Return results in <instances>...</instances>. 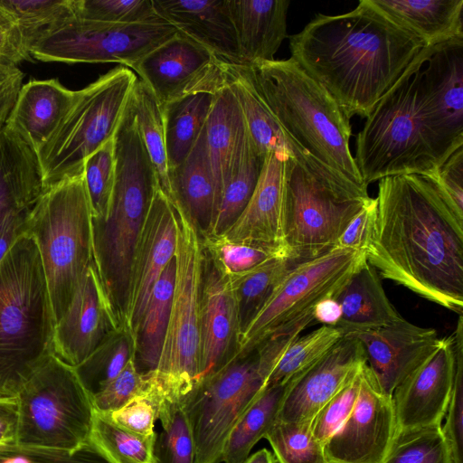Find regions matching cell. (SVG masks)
Listing matches in <instances>:
<instances>
[{
    "label": "cell",
    "mask_w": 463,
    "mask_h": 463,
    "mask_svg": "<svg viewBox=\"0 0 463 463\" xmlns=\"http://www.w3.org/2000/svg\"><path fill=\"white\" fill-rule=\"evenodd\" d=\"M203 245L204 250L229 278L243 275L276 257H288L284 250L229 241L221 238L204 239Z\"/></svg>",
    "instance_id": "cell-47"
},
{
    "label": "cell",
    "mask_w": 463,
    "mask_h": 463,
    "mask_svg": "<svg viewBox=\"0 0 463 463\" xmlns=\"http://www.w3.org/2000/svg\"><path fill=\"white\" fill-rule=\"evenodd\" d=\"M314 321L322 326H335L341 317V307L337 300L327 298L319 302L313 312Z\"/></svg>",
    "instance_id": "cell-61"
},
{
    "label": "cell",
    "mask_w": 463,
    "mask_h": 463,
    "mask_svg": "<svg viewBox=\"0 0 463 463\" xmlns=\"http://www.w3.org/2000/svg\"><path fill=\"white\" fill-rule=\"evenodd\" d=\"M425 47L368 0L345 14H317L289 37L291 58L348 118H365Z\"/></svg>",
    "instance_id": "cell-2"
},
{
    "label": "cell",
    "mask_w": 463,
    "mask_h": 463,
    "mask_svg": "<svg viewBox=\"0 0 463 463\" xmlns=\"http://www.w3.org/2000/svg\"><path fill=\"white\" fill-rule=\"evenodd\" d=\"M84 178L91 218L107 216L115 182L114 137L84 162Z\"/></svg>",
    "instance_id": "cell-48"
},
{
    "label": "cell",
    "mask_w": 463,
    "mask_h": 463,
    "mask_svg": "<svg viewBox=\"0 0 463 463\" xmlns=\"http://www.w3.org/2000/svg\"><path fill=\"white\" fill-rule=\"evenodd\" d=\"M176 216L170 199L156 189L133 257L125 327L133 340L151 292L164 269L175 257Z\"/></svg>",
    "instance_id": "cell-20"
},
{
    "label": "cell",
    "mask_w": 463,
    "mask_h": 463,
    "mask_svg": "<svg viewBox=\"0 0 463 463\" xmlns=\"http://www.w3.org/2000/svg\"><path fill=\"white\" fill-rule=\"evenodd\" d=\"M168 181L170 201L184 213L202 239L207 238L214 216V183L203 130L185 160L169 170Z\"/></svg>",
    "instance_id": "cell-30"
},
{
    "label": "cell",
    "mask_w": 463,
    "mask_h": 463,
    "mask_svg": "<svg viewBox=\"0 0 463 463\" xmlns=\"http://www.w3.org/2000/svg\"><path fill=\"white\" fill-rule=\"evenodd\" d=\"M177 32L165 21L122 24L74 15L33 42L30 53L45 62H118L128 68Z\"/></svg>",
    "instance_id": "cell-14"
},
{
    "label": "cell",
    "mask_w": 463,
    "mask_h": 463,
    "mask_svg": "<svg viewBox=\"0 0 463 463\" xmlns=\"http://www.w3.org/2000/svg\"><path fill=\"white\" fill-rule=\"evenodd\" d=\"M361 371L341 387L312 419V434L319 443L325 445L352 412L360 391Z\"/></svg>",
    "instance_id": "cell-52"
},
{
    "label": "cell",
    "mask_w": 463,
    "mask_h": 463,
    "mask_svg": "<svg viewBox=\"0 0 463 463\" xmlns=\"http://www.w3.org/2000/svg\"><path fill=\"white\" fill-rule=\"evenodd\" d=\"M335 326L319 328L298 336L283 352L266 382V387L284 383L322 358L343 336Z\"/></svg>",
    "instance_id": "cell-43"
},
{
    "label": "cell",
    "mask_w": 463,
    "mask_h": 463,
    "mask_svg": "<svg viewBox=\"0 0 463 463\" xmlns=\"http://www.w3.org/2000/svg\"><path fill=\"white\" fill-rule=\"evenodd\" d=\"M282 352L279 341L264 340L236 356L180 402L193 435L195 463L222 462L230 431L264 391Z\"/></svg>",
    "instance_id": "cell-9"
},
{
    "label": "cell",
    "mask_w": 463,
    "mask_h": 463,
    "mask_svg": "<svg viewBox=\"0 0 463 463\" xmlns=\"http://www.w3.org/2000/svg\"><path fill=\"white\" fill-rule=\"evenodd\" d=\"M203 132L214 183V220L224 187L249 137L238 101L227 84L214 94Z\"/></svg>",
    "instance_id": "cell-29"
},
{
    "label": "cell",
    "mask_w": 463,
    "mask_h": 463,
    "mask_svg": "<svg viewBox=\"0 0 463 463\" xmlns=\"http://www.w3.org/2000/svg\"><path fill=\"white\" fill-rule=\"evenodd\" d=\"M121 326L93 261L67 310L55 324L52 354L64 364L76 367Z\"/></svg>",
    "instance_id": "cell-18"
},
{
    "label": "cell",
    "mask_w": 463,
    "mask_h": 463,
    "mask_svg": "<svg viewBox=\"0 0 463 463\" xmlns=\"http://www.w3.org/2000/svg\"><path fill=\"white\" fill-rule=\"evenodd\" d=\"M158 420L163 430L156 439V463H195L194 442L183 404L165 401Z\"/></svg>",
    "instance_id": "cell-45"
},
{
    "label": "cell",
    "mask_w": 463,
    "mask_h": 463,
    "mask_svg": "<svg viewBox=\"0 0 463 463\" xmlns=\"http://www.w3.org/2000/svg\"><path fill=\"white\" fill-rule=\"evenodd\" d=\"M130 105L142 141L154 165L160 188L169 198V168L162 106L147 85L138 79L131 93Z\"/></svg>",
    "instance_id": "cell-39"
},
{
    "label": "cell",
    "mask_w": 463,
    "mask_h": 463,
    "mask_svg": "<svg viewBox=\"0 0 463 463\" xmlns=\"http://www.w3.org/2000/svg\"><path fill=\"white\" fill-rule=\"evenodd\" d=\"M137 80L132 70L118 66L76 90L70 109L38 153L47 189L81 174L87 157L114 137Z\"/></svg>",
    "instance_id": "cell-11"
},
{
    "label": "cell",
    "mask_w": 463,
    "mask_h": 463,
    "mask_svg": "<svg viewBox=\"0 0 463 463\" xmlns=\"http://www.w3.org/2000/svg\"><path fill=\"white\" fill-rule=\"evenodd\" d=\"M310 421L276 420L265 435L279 463H328L324 445L313 436Z\"/></svg>",
    "instance_id": "cell-46"
},
{
    "label": "cell",
    "mask_w": 463,
    "mask_h": 463,
    "mask_svg": "<svg viewBox=\"0 0 463 463\" xmlns=\"http://www.w3.org/2000/svg\"><path fill=\"white\" fill-rule=\"evenodd\" d=\"M289 156L288 153L282 151H270L266 155L258 184L247 207L232 227L218 238L286 251L284 222Z\"/></svg>",
    "instance_id": "cell-24"
},
{
    "label": "cell",
    "mask_w": 463,
    "mask_h": 463,
    "mask_svg": "<svg viewBox=\"0 0 463 463\" xmlns=\"http://www.w3.org/2000/svg\"><path fill=\"white\" fill-rule=\"evenodd\" d=\"M115 182L108 214L91 218L93 261L112 310L125 326L133 257L159 183L131 109L114 135Z\"/></svg>",
    "instance_id": "cell-3"
},
{
    "label": "cell",
    "mask_w": 463,
    "mask_h": 463,
    "mask_svg": "<svg viewBox=\"0 0 463 463\" xmlns=\"http://www.w3.org/2000/svg\"><path fill=\"white\" fill-rule=\"evenodd\" d=\"M156 434L142 437L128 432L94 410L89 444L108 463H156Z\"/></svg>",
    "instance_id": "cell-40"
},
{
    "label": "cell",
    "mask_w": 463,
    "mask_h": 463,
    "mask_svg": "<svg viewBox=\"0 0 463 463\" xmlns=\"http://www.w3.org/2000/svg\"><path fill=\"white\" fill-rule=\"evenodd\" d=\"M33 61L20 28L13 15L0 5V65L17 67Z\"/></svg>",
    "instance_id": "cell-56"
},
{
    "label": "cell",
    "mask_w": 463,
    "mask_h": 463,
    "mask_svg": "<svg viewBox=\"0 0 463 463\" xmlns=\"http://www.w3.org/2000/svg\"><path fill=\"white\" fill-rule=\"evenodd\" d=\"M242 463H276V459L270 451L261 449L249 456Z\"/></svg>",
    "instance_id": "cell-62"
},
{
    "label": "cell",
    "mask_w": 463,
    "mask_h": 463,
    "mask_svg": "<svg viewBox=\"0 0 463 463\" xmlns=\"http://www.w3.org/2000/svg\"><path fill=\"white\" fill-rule=\"evenodd\" d=\"M213 98L214 94L202 92L162 106L169 170L183 163L195 146L204 128Z\"/></svg>",
    "instance_id": "cell-35"
},
{
    "label": "cell",
    "mask_w": 463,
    "mask_h": 463,
    "mask_svg": "<svg viewBox=\"0 0 463 463\" xmlns=\"http://www.w3.org/2000/svg\"><path fill=\"white\" fill-rule=\"evenodd\" d=\"M55 321L38 247L21 235L0 261V395L15 396L52 354Z\"/></svg>",
    "instance_id": "cell-5"
},
{
    "label": "cell",
    "mask_w": 463,
    "mask_h": 463,
    "mask_svg": "<svg viewBox=\"0 0 463 463\" xmlns=\"http://www.w3.org/2000/svg\"><path fill=\"white\" fill-rule=\"evenodd\" d=\"M134 355V340L125 327L114 331L86 360L73 367L92 397L126 367Z\"/></svg>",
    "instance_id": "cell-41"
},
{
    "label": "cell",
    "mask_w": 463,
    "mask_h": 463,
    "mask_svg": "<svg viewBox=\"0 0 463 463\" xmlns=\"http://www.w3.org/2000/svg\"><path fill=\"white\" fill-rule=\"evenodd\" d=\"M378 182L366 261L381 277L462 316L463 213L425 175Z\"/></svg>",
    "instance_id": "cell-1"
},
{
    "label": "cell",
    "mask_w": 463,
    "mask_h": 463,
    "mask_svg": "<svg viewBox=\"0 0 463 463\" xmlns=\"http://www.w3.org/2000/svg\"><path fill=\"white\" fill-rule=\"evenodd\" d=\"M25 233L38 247L56 324L93 262L84 171L45 191L29 216Z\"/></svg>",
    "instance_id": "cell-7"
},
{
    "label": "cell",
    "mask_w": 463,
    "mask_h": 463,
    "mask_svg": "<svg viewBox=\"0 0 463 463\" xmlns=\"http://www.w3.org/2000/svg\"><path fill=\"white\" fill-rule=\"evenodd\" d=\"M31 213L9 214L0 223V261L15 241L25 233Z\"/></svg>",
    "instance_id": "cell-60"
},
{
    "label": "cell",
    "mask_w": 463,
    "mask_h": 463,
    "mask_svg": "<svg viewBox=\"0 0 463 463\" xmlns=\"http://www.w3.org/2000/svg\"><path fill=\"white\" fill-rule=\"evenodd\" d=\"M362 187L317 161L288 159L284 247L296 263L336 246L341 234L370 201Z\"/></svg>",
    "instance_id": "cell-8"
},
{
    "label": "cell",
    "mask_w": 463,
    "mask_h": 463,
    "mask_svg": "<svg viewBox=\"0 0 463 463\" xmlns=\"http://www.w3.org/2000/svg\"><path fill=\"white\" fill-rule=\"evenodd\" d=\"M24 73L18 67L0 65V125L4 126L23 86Z\"/></svg>",
    "instance_id": "cell-58"
},
{
    "label": "cell",
    "mask_w": 463,
    "mask_h": 463,
    "mask_svg": "<svg viewBox=\"0 0 463 463\" xmlns=\"http://www.w3.org/2000/svg\"><path fill=\"white\" fill-rule=\"evenodd\" d=\"M75 16L110 24H146L164 20L152 0H74Z\"/></svg>",
    "instance_id": "cell-49"
},
{
    "label": "cell",
    "mask_w": 463,
    "mask_h": 463,
    "mask_svg": "<svg viewBox=\"0 0 463 463\" xmlns=\"http://www.w3.org/2000/svg\"><path fill=\"white\" fill-rule=\"evenodd\" d=\"M161 19L229 64L241 65L227 0H152Z\"/></svg>",
    "instance_id": "cell-25"
},
{
    "label": "cell",
    "mask_w": 463,
    "mask_h": 463,
    "mask_svg": "<svg viewBox=\"0 0 463 463\" xmlns=\"http://www.w3.org/2000/svg\"><path fill=\"white\" fill-rule=\"evenodd\" d=\"M0 463H108L90 444L64 450L18 444L0 447Z\"/></svg>",
    "instance_id": "cell-53"
},
{
    "label": "cell",
    "mask_w": 463,
    "mask_h": 463,
    "mask_svg": "<svg viewBox=\"0 0 463 463\" xmlns=\"http://www.w3.org/2000/svg\"><path fill=\"white\" fill-rule=\"evenodd\" d=\"M295 264L288 257L279 256L243 275L229 278L237 302L239 338Z\"/></svg>",
    "instance_id": "cell-38"
},
{
    "label": "cell",
    "mask_w": 463,
    "mask_h": 463,
    "mask_svg": "<svg viewBox=\"0 0 463 463\" xmlns=\"http://www.w3.org/2000/svg\"><path fill=\"white\" fill-rule=\"evenodd\" d=\"M3 127H4V126H1V125H0V134H1V131H2V128H3Z\"/></svg>",
    "instance_id": "cell-63"
},
{
    "label": "cell",
    "mask_w": 463,
    "mask_h": 463,
    "mask_svg": "<svg viewBox=\"0 0 463 463\" xmlns=\"http://www.w3.org/2000/svg\"><path fill=\"white\" fill-rule=\"evenodd\" d=\"M265 157L249 134L240 159L224 187L209 235L205 239L222 236L243 213L258 184Z\"/></svg>",
    "instance_id": "cell-37"
},
{
    "label": "cell",
    "mask_w": 463,
    "mask_h": 463,
    "mask_svg": "<svg viewBox=\"0 0 463 463\" xmlns=\"http://www.w3.org/2000/svg\"><path fill=\"white\" fill-rule=\"evenodd\" d=\"M175 278V258L156 281L134 338L133 364L142 376L156 373L168 326Z\"/></svg>",
    "instance_id": "cell-34"
},
{
    "label": "cell",
    "mask_w": 463,
    "mask_h": 463,
    "mask_svg": "<svg viewBox=\"0 0 463 463\" xmlns=\"http://www.w3.org/2000/svg\"><path fill=\"white\" fill-rule=\"evenodd\" d=\"M16 21L30 47L64 20L75 15L74 0H0Z\"/></svg>",
    "instance_id": "cell-44"
},
{
    "label": "cell",
    "mask_w": 463,
    "mask_h": 463,
    "mask_svg": "<svg viewBox=\"0 0 463 463\" xmlns=\"http://www.w3.org/2000/svg\"><path fill=\"white\" fill-rule=\"evenodd\" d=\"M227 85L236 98L248 132L261 154L266 156L270 151H282L296 160L310 156L281 128L258 94L243 65L227 63Z\"/></svg>",
    "instance_id": "cell-33"
},
{
    "label": "cell",
    "mask_w": 463,
    "mask_h": 463,
    "mask_svg": "<svg viewBox=\"0 0 463 463\" xmlns=\"http://www.w3.org/2000/svg\"><path fill=\"white\" fill-rule=\"evenodd\" d=\"M341 317L336 324L345 335L390 326L402 317L388 298L377 270L366 262L336 298Z\"/></svg>",
    "instance_id": "cell-32"
},
{
    "label": "cell",
    "mask_w": 463,
    "mask_h": 463,
    "mask_svg": "<svg viewBox=\"0 0 463 463\" xmlns=\"http://www.w3.org/2000/svg\"><path fill=\"white\" fill-rule=\"evenodd\" d=\"M429 177L463 213V146L454 151Z\"/></svg>",
    "instance_id": "cell-55"
},
{
    "label": "cell",
    "mask_w": 463,
    "mask_h": 463,
    "mask_svg": "<svg viewBox=\"0 0 463 463\" xmlns=\"http://www.w3.org/2000/svg\"><path fill=\"white\" fill-rule=\"evenodd\" d=\"M287 135L312 157L368 187L350 149L352 127L336 101L291 57L244 66Z\"/></svg>",
    "instance_id": "cell-4"
},
{
    "label": "cell",
    "mask_w": 463,
    "mask_h": 463,
    "mask_svg": "<svg viewBox=\"0 0 463 463\" xmlns=\"http://www.w3.org/2000/svg\"><path fill=\"white\" fill-rule=\"evenodd\" d=\"M397 429L391 395L384 392L365 364L355 405L326 442L328 463H381Z\"/></svg>",
    "instance_id": "cell-17"
},
{
    "label": "cell",
    "mask_w": 463,
    "mask_h": 463,
    "mask_svg": "<svg viewBox=\"0 0 463 463\" xmlns=\"http://www.w3.org/2000/svg\"><path fill=\"white\" fill-rule=\"evenodd\" d=\"M150 377L140 375L131 359L121 373L103 390L92 396L94 410L109 413L119 410L150 386Z\"/></svg>",
    "instance_id": "cell-54"
},
{
    "label": "cell",
    "mask_w": 463,
    "mask_h": 463,
    "mask_svg": "<svg viewBox=\"0 0 463 463\" xmlns=\"http://www.w3.org/2000/svg\"><path fill=\"white\" fill-rule=\"evenodd\" d=\"M366 262L364 251L335 247L293 265L239 338L236 356L268 337L301 333L314 322L316 306L327 298L336 299Z\"/></svg>",
    "instance_id": "cell-13"
},
{
    "label": "cell",
    "mask_w": 463,
    "mask_h": 463,
    "mask_svg": "<svg viewBox=\"0 0 463 463\" xmlns=\"http://www.w3.org/2000/svg\"><path fill=\"white\" fill-rule=\"evenodd\" d=\"M76 97L58 80H34L21 87L5 126L38 154L53 135Z\"/></svg>",
    "instance_id": "cell-26"
},
{
    "label": "cell",
    "mask_w": 463,
    "mask_h": 463,
    "mask_svg": "<svg viewBox=\"0 0 463 463\" xmlns=\"http://www.w3.org/2000/svg\"><path fill=\"white\" fill-rule=\"evenodd\" d=\"M241 65L271 61L287 38L288 0H227Z\"/></svg>",
    "instance_id": "cell-27"
},
{
    "label": "cell",
    "mask_w": 463,
    "mask_h": 463,
    "mask_svg": "<svg viewBox=\"0 0 463 463\" xmlns=\"http://www.w3.org/2000/svg\"><path fill=\"white\" fill-rule=\"evenodd\" d=\"M46 190L38 154L4 125L0 134V223L9 214L32 212Z\"/></svg>",
    "instance_id": "cell-28"
},
{
    "label": "cell",
    "mask_w": 463,
    "mask_h": 463,
    "mask_svg": "<svg viewBox=\"0 0 463 463\" xmlns=\"http://www.w3.org/2000/svg\"><path fill=\"white\" fill-rule=\"evenodd\" d=\"M174 208L177 227L175 287L154 376L166 401L181 402L194 389L198 375L203 246L195 227L178 207Z\"/></svg>",
    "instance_id": "cell-12"
},
{
    "label": "cell",
    "mask_w": 463,
    "mask_h": 463,
    "mask_svg": "<svg viewBox=\"0 0 463 463\" xmlns=\"http://www.w3.org/2000/svg\"><path fill=\"white\" fill-rule=\"evenodd\" d=\"M381 463H452L441 425L397 428Z\"/></svg>",
    "instance_id": "cell-42"
},
{
    "label": "cell",
    "mask_w": 463,
    "mask_h": 463,
    "mask_svg": "<svg viewBox=\"0 0 463 463\" xmlns=\"http://www.w3.org/2000/svg\"><path fill=\"white\" fill-rule=\"evenodd\" d=\"M18 402L15 396L0 395V447L17 443Z\"/></svg>",
    "instance_id": "cell-59"
},
{
    "label": "cell",
    "mask_w": 463,
    "mask_h": 463,
    "mask_svg": "<svg viewBox=\"0 0 463 463\" xmlns=\"http://www.w3.org/2000/svg\"><path fill=\"white\" fill-rule=\"evenodd\" d=\"M238 340V309L231 280L203 249L199 369L192 391L236 357Z\"/></svg>",
    "instance_id": "cell-19"
},
{
    "label": "cell",
    "mask_w": 463,
    "mask_h": 463,
    "mask_svg": "<svg viewBox=\"0 0 463 463\" xmlns=\"http://www.w3.org/2000/svg\"><path fill=\"white\" fill-rule=\"evenodd\" d=\"M456 370L455 337L439 346L394 389L392 398L397 428L441 425Z\"/></svg>",
    "instance_id": "cell-21"
},
{
    "label": "cell",
    "mask_w": 463,
    "mask_h": 463,
    "mask_svg": "<svg viewBox=\"0 0 463 463\" xmlns=\"http://www.w3.org/2000/svg\"><path fill=\"white\" fill-rule=\"evenodd\" d=\"M366 364L360 341L349 335L317 362L290 379L277 420L310 421L319 409Z\"/></svg>",
    "instance_id": "cell-22"
},
{
    "label": "cell",
    "mask_w": 463,
    "mask_h": 463,
    "mask_svg": "<svg viewBox=\"0 0 463 463\" xmlns=\"http://www.w3.org/2000/svg\"><path fill=\"white\" fill-rule=\"evenodd\" d=\"M417 84L428 127L452 154L463 146V37L428 47Z\"/></svg>",
    "instance_id": "cell-16"
},
{
    "label": "cell",
    "mask_w": 463,
    "mask_h": 463,
    "mask_svg": "<svg viewBox=\"0 0 463 463\" xmlns=\"http://www.w3.org/2000/svg\"><path fill=\"white\" fill-rule=\"evenodd\" d=\"M456 370L447 418L441 426L449 445L452 463H463V318L458 316L454 331Z\"/></svg>",
    "instance_id": "cell-51"
},
{
    "label": "cell",
    "mask_w": 463,
    "mask_h": 463,
    "mask_svg": "<svg viewBox=\"0 0 463 463\" xmlns=\"http://www.w3.org/2000/svg\"><path fill=\"white\" fill-rule=\"evenodd\" d=\"M289 381L266 387L243 412L226 439L222 462L242 463L250 456L276 421Z\"/></svg>",
    "instance_id": "cell-36"
},
{
    "label": "cell",
    "mask_w": 463,
    "mask_h": 463,
    "mask_svg": "<svg viewBox=\"0 0 463 463\" xmlns=\"http://www.w3.org/2000/svg\"><path fill=\"white\" fill-rule=\"evenodd\" d=\"M427 47L463 37V0H368Z\"/></svg>",
    "instance_id": "cell-31"
},
{
    "label": "cell",
    "mask_w": 463,
    "mask_h": 463,
    "mask_svg": "<svg viewBox=\"0 0 463 463\" xmlns=\"http://www.w3.org/2000/svg\"><path fill=\"white\" fill-rule=\"evenodd\" d=\"M148 376L151 381L150 386L144 393L136 396L119 410L102 413L118 427L142 437L156 433L154 423L158 420L161 404L166 401L154 373Z\"/></svg>",
    "instance_id": "cell-50"
},
{
    "label": "cell",
    "mask_w": 463,
    "mask_h": 463,
    "mask_svg": "<svg viewBox=\"0 0 463 463\" xmlns=\"http://www.w3.org/2000/svg\"><path fill=\"white\" fill-rule=\"evenodd\" d=\"M345 335L360 341L369 369L382 390L391 396L441 340L434 328L416 326L403 317L387 326Z\"/></svg>",
    "instance_id": "cell-23"
},
{
    "label": "cell",
    "mask_w": 463,
    "mask_h": 463,
    "mask_svg": "<svg viewBox=\"0 0 463 463\" xmlns=\"http://www.w3.org/2000/svg\"><path fill=\"white\" fill-rule=\"evenodd\" d=\"M15 397L16 444L71 451L89 444L92 398L74 368L53 354L32 371Z\"/></svg>",
    "instance_id": "cell-10"
},
{
    "label": "cell",
    "mask_w": 463,
    "mask_h": 463,
    "mask_svg": "<svg viewBox=\"0 0 463 463\" xmlns=\"http://www.w3.org/2000/svg\"><path fill=\"white\" fill-rule=\"evenodd\" d=\"M376 214V199L370 201L348 223L335 247L364 251Z\"/></svg>",
    "instance_id": "cell-57"
},
{
    "label": "cell",
    "mask_w": 463,
    "mask_h": 463,
    "mask_svg": "<svg viewBox=\"0 0 463 463\" xmlns=\"http://www.w3.org/2000/svg\"><path fill=\"white\" fill-rule=\"evenodd\" d=\"M128 68L161 106L196 93L215 94L227 84V63L180 32Z\"/></svg>",
    "instance_id": "cell-15"
},
{
    "label": "cell",
    "mask_w": 463,
    "mask_h": 463,
    "mask_svg": "<svg viewBox=\"0 0 463 463\" xmlns=\"http://www.w3.org/2000/svg\"><path fill=\"white\" fill-rule=\"evenodd\" d=\"M425 47L365 118L354 161L366 185L383 178L430 175L450 155L428 127L417 84Z\"/></svg>",
    "instance_id": "cell-6"
}]
</instances>
